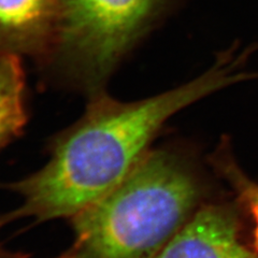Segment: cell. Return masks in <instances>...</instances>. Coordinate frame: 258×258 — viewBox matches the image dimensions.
Listing matches in <instances>:
<instances>
[{"mask_svg": "<svg viewBox=\"0 0 258 258\" xmlns=\"http://www.w3.org/2000/svg\"><path fill=\"white\" fill-rule=\"evenodd\" d=\"M245 77L236 72L235 59L223 57L204 76L143 100L123 102L93 93L83 116L53 140L47 163L8 185L22 204L0 222L71 219L133 170L176 112Z\"/></svg>", "mask_w": 258, "mask_h": 258, "instance_id": "1", "label": "cell"}, {"mask_svg": "<svg viewBox=\"0 0 258 258\" xmlns=\"http://www.w3.org/2000/svg\"><path fill=\"white\" fill-rule=\"evenodd\" d=\"M203 192L180 155L150 149L117 185L71 217L74 258H156L197 211Z\"/></svg>", "mask_w": 258, "mask_h": 258, "instance_id": "2", "label": "cell"}, {"mask_svg": "<svg viewBox=\"0 0 258 258\" xmlns=\"http://www.w3.org/2000/svg\"><path fill=\"white\" fill-rule=\"evenodd\" d=\"M161 0H57L52 47L93 93L129 50Z\"/></svg>", "mask_w": 258, "mask_h": 258, "instance_id": "3", "label": "cell"}, {"mask_svg": "<svg viewBox=\"0 0 258 258\" xmlns=\"http://www.w3.org/2000/svg\"><path fill=\"white\" fill-rule=\"evenodd\" d=\"M156 258H258L242 236L239 213L224 204L201 206Z\"/></svg>", "mask_w": 258, "mask_h": 258, "instance_id": "4", "label": "cell"}, {"mask_svg": "<svg viewBox=\"0 0 258 258\" xmlns=\"http://www.w3.org/2000/svg\"><path fill=\"white\" fill-rule=\"evenodd\" d=\"M57 0H0V54H42L53 45Z\"/></svg>", "mask_w": 258, "mask_h": 258, "instance_id": "5", "label": "cell"}, {"mask_svg": "<svg viewBox=\"0 0 258 258\" xmlns=\"http://www.w3.org/2000/svg\"><path fill=\"white\" fill-rule=\"evenodd\" d=\"M26 123L25 76L19 55L0 54V149Z\"/></svg>", "mask_w": 258, "mask_h": 258, "instance_id": "6", "label": "cell"}, {"mask_svg": "<svg viewBox=\"0 0 258 258\" xmlns=\"http://www.w3.org/2000/svg\"><path fill=\"white\" fill-rule=\"evenodd\" d=\"M213 164L235 191L240 208L249 217L252 223L251 246L258 256V183L242 171L229 152L224 148L216 152Z\"/></svg>", "mask_w": 258, "mask_h": 258, "instance_id": "7", "label": "cell"}, {"mask_svg": "<svg viewBox=\"0 0 258 258\" xmlns=\"http://www.w3.org/2000/svg\"><path fill=\"white\" fill-rule=\"evenodd\" d=\"M0 258H25V256L9 251V249H7L0 243Z\"/></svg>", "mask_w": 258, "mask_h": 258, "instance_id": "8", "label": "cell"}, {"mask_svg": "<svg viewBox=\"0 0 258 258\" xmlns=\"http://www.w3.org/2000/svg\"><path fill=\"white\" fill-rule=\"evenodd\" d=\"M57 258H74V254H72V251L69 248L68 251H66V252H64L63 254H61V255H60L59 257H57Z\"/></svg>", "mask_w": 258, "mask_h": 258, "instance_id": "9", "label": "cell"}]
</instances>
